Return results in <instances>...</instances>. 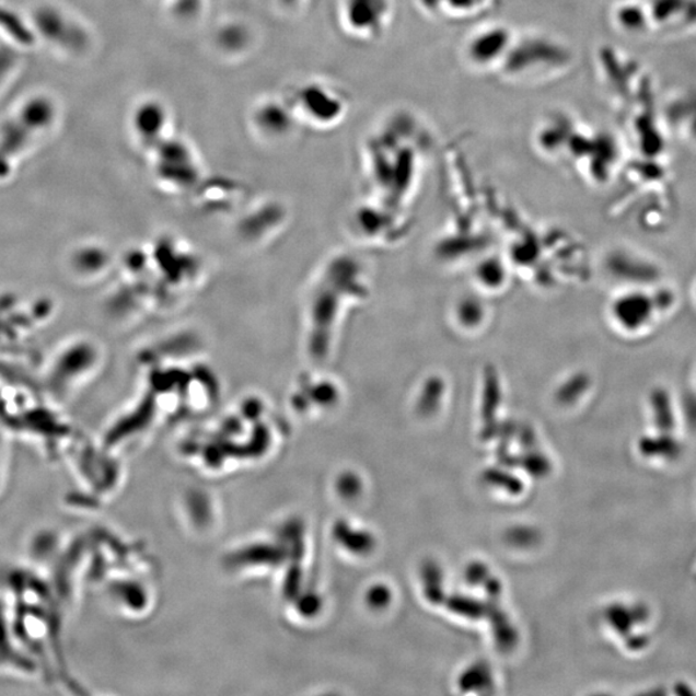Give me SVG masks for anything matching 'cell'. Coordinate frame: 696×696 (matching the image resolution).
I'll use <instances>...</instances> for the list:
<instances>
[{
	"label": "cell",
	"instance_id": "6da1fadb",
	"mask_svg": "<svg viewBox=\"0 0 696 696\" xmlns=\"http://www.w3.org/2000/svg\"><path fill=\"white\" fill-rule=\"evenodd\" d=\"M56 118L53 100L42 94L28 98L0 126V155H20L54 127Z\"/></svg>",
	"mask_w": 696,
	"mask_h": 696
},
{
	"label": "cell",
	"instance_id": "7a4b0ae2",
	"mask_svg": "<svg viewBox=\"0 0 696 696\" xmlns=\"http://www.w3.org/2000/svg\"><path fill=\"white\" fill-rule=\"evenodd\" d=\"M517 33L502 24L476 28L463 43L462 58L476 72H498L513 45Z\"/></svg>",
	"mask_w": 696,
	"mask_h": 696
},
{
	"label": "cell",
	"instance_id": "3957f363",
	"mask_svg": "<svg viewBox=\"0 0 696 696\" xmlns=\"http://www.w3.org/2000/svg\"><path fill=\"white\" fill-rule=\"evenodd\" d=\"M31 26L38 38L61 53L78 54L86 43L81 25L54 4L35 7Z\"/></svg>",
	"mask_w": 696,
	"mask_h": 696
},
{
	"label": "cell",
	"instance_id": "277c9868",
	"mask_svg": "<svg viewBox=\"0 0 696 696\" xmlns=\"http://www.w3.org/2000/svg\"><path fill=\"white\" fill-rule=\"evenodd\" d=\"M39 664L19 640L14 630L9 605L0 601V673L33 677Z\"/></svg>",
	"mask_w": 696,
	"mask_h": 696
},
{
	"label": "cell",
	"instance_id": "5b68a950",
	"mask_svg": "<svg viewBox=\"0 0 696 696\" xmlns=\"http://www.w3.org/2000/svg\"><path fill=\"white\" fill-rule=\"evenodd\" d=\"M658 309L656 297L641 293L622 295L614 303V317L627 330L641 329L647 325Z\"/></svg>",
	"mask_w": 696,
	"mask_h": 696
},
{
	"label": "cell",
	"instance_id": "8992f818",
	"mask_svg": "<svg viewBox=\"0 0 696 696\" xmlns=\"http://www.w3.org/2000/svg\"><path fill=\"white\" fill-rule=\"evenodd\" d=\"M607 267L615 278L628 282L645 285V282H654L661 277L657 266L623 252H615L607 259Z\"/></svg>",
	"mask_w": 696,
	"mask_h": 696
},
{
	"label": "cell",
	"instance_id": "52a82bcc",
	"mask_svg": "<svg viewBox=\"0 0 696 696\" xmlns=\"http://www.w3.org/2000/svg\"><path fill=\"white\" fill-rule=\"evenodd\" d=\"M650 405L658 429L671 431L674 426V413L670 394L663 388L652 391Z\"/></svg>",
	"mask_w": 696,
	"mask_h": 696
},
{
	"label": "cell",
	"instance_id": "ba28073f",
	"mask_svg": "<svg viewBox=\"0 0 696 696\" xmlns=\"http://www.w3.org/2000/svg\"><path fill=\"white\" fill-rule=\"evenodd\" d=\"M20 65L18 50L9 46H0V90L9 83Z\"/></svg>",
	"mask_w": 696,
	"mask_h": 696
},
{
	"label": "cell",
	"instance_id": "9c48e42d",
	"mask_svg": "<svg viewBox=\"0 0 696 696\" xmlns=\"http://www.w3.org/2000/svg\"><path fill=\"white\" fill-rule=\"evenodd\" d=\"M684 409L686 411L688 424L696 427V396L688 395L684 398Z\"/></svg>",
	"mask_w": 696,
	"mask_h": 696
},
{
	"label": "cell",
	"instance_id": "30bf717a",
	"mask_svg": "<svg viewBox=\"0 0 696 696\" xmlns=\"http://www.w3.org/2000/svg\"><path fill=\"white\" fill-rule=\"evenodd\" d=\"M7 478V461L0 454V491L3 490Z\"/></svg>",
	"mask_w": 696,
	"mask_h": 696
}]
</instances>
